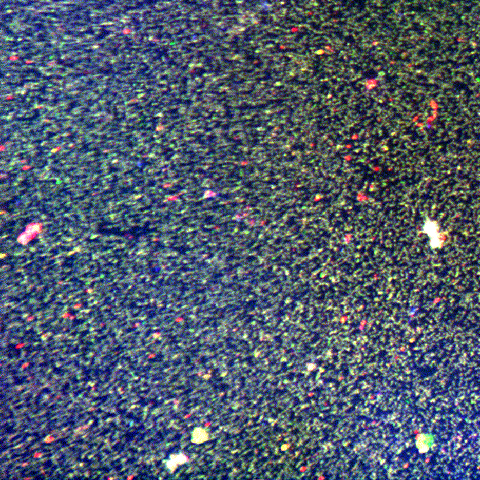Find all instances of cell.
<instances>
[{"mask_svg":"<svg viewBox=\"0 0 480 480\" xmlns=\"http://www.w3.org/2000/svg\"><path fill=\"white\" fill-rule=\"evenodd\" d=\"M423 229L424 233L429 236L431 247L433 249L439 248V247H441L444 240H442V236L440 232H439V225L436 222L431 220L430 218H426Z\"/></svg>","mask_w":480,"mask_h":480,"instance_id":"obj_1","label":"cell"},{"mask_svg":"<svg viewBox=\"0 0 480 480\" xmlns=\"http://www.w3.org/2000/svg\"><path fill=\"white\" fill-rule=\"evenodd\" d=\"M419 443H420L421 452H428L434 444V437L432 434H421Z\"/></svg>","mask_w":480,"mask_h":480,"instance_id":"obj_2","label":"cell"}]
</instances>
